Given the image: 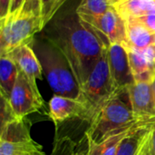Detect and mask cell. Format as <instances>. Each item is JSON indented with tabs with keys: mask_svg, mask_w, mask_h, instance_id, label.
I'll list each match as a JSON object with an SVG mask.
<instances>
[{
	"mask_svg": "<svg viewBox=\"0 0 155 155\" xmlns=\"http://www.w3.org/2000/svg\"><path fill=\"white\" fill-rule=\"evenodd\" d=\"M42 36L65 56L80 88L107 48L76 11L56 15L42 30Z\"/></svg>",
	"mask_w": 155,
	"mask_h": 155,
	"instance_id": "6da1fadb",
	"label": "cell"
},
{
	"mask_svg": "<svg viewBox=\"0 0 155 155\" xmlns=\"http://www.w3.org/2000/svg\"><path fill=\"white\" fill-rule=\"evenodd\" d=\"M143 124L147 123H141L134 117L128 89H124L117 91L104 104L89 125L85 138L88 143H101Z\"/></svg>",
	"mask_w": 155,
	"mask_h": 155,
	"instance_id": "7a4b0ae2",
	"label": "cell"
},
{
	"mask_svg": "<svg viewBox=\"0 0 155 155\" xmlns=\"http://www.w3.org/2000/svg\"><path fill=\"white\" fill-rule=\"evenodd\" d=\"M54 94L81 99V88L63 53L41 35L31 44Z\"/></svg>",
	"mask_w": 155,
	"mask_h": 155,
	"instance_id": "3957f363",
	"label": "cell"
},
{
	"mask_svg": "<svg viewBox=\"0 0 155 155\" xmlns=\"http://www.w3.org/2000/svg\"><path fill=\"white\" fill-rule=\"evenodd\" d=\"M107 48L95 64L86 82L81 86L80 100L85 105V122L89 125L104 104L116 93L109 69Z\"/></svg>",
	"mask_w": 155,
	"mask_h": 155,
	"instance_id": "277c9868",
	"label": "cell"
},
{
	"mask_svg": "<svg viewBox=\"0 0 155 155\" xmlns=\"http://www.w3.org/2000/svg\"><path fill=\"white\" fill-rule=\"evenodd\" d=\"M0 55L8 54L15 48L31 45L35 35L42 32V22L35 8H25L15 17L0 19Z\"/></svg>",
	"mask_w": 155,
	"mask_h": 155,
	"instance_id": "5b68a950",
	"label": "cell"
},
{
	"mask_svg": "<svg viewBox=\"0 0 155 155\" xmlns=\"http://www.w3.org/2000/svg\"><path fill=\"white\" fill-rule=\"evenodd\" d=\"M26 118H15L1 127L0 155H43V147L30 134Z\"/></svg>",
	"mask_w": 155,
	"mask_h": 155,
	"instance_id": "8992f818",
	"label": "cell"
},
{
	"mask_svg": "<svg viewBox=\"0 0 155 155\" xmlns=\"http://www.w3.org/2000/svg\"><path fill=\"white\" fill-rule=\"evenodd\" d=\"M79 17L95 33L105 46L108 47L113 44L126 45V22L114 6L100 15H79Z\"/></svg>",
	"mask_w": 155,
	"mask_h": 155,
	"instance_id": "52a82bcc",
	"label": "cell"
},
{
	"mask_svg": "<svg viewBox=\"0 0 155 155\" xmlns=\"http://www.w3.org/2000/svg\"><path fill=\"white\" fill-rule=\"evenodd\" d=\"M8 101L16 118H26L27 115L38 112L45 104L36 83L32 82L21 71Z\"/></svg>",
	"mask_w": 155,
	"mask_h": 155,
	"instance_id": "ba28073f",
	"label": "cell"
},
{
	"mask_svg": "<svg viewBox=\"0 0 155 155\" xmlns=\"http://www.w3.org/2000/svg\"><path fill=\"white\" fill-rule=\"evenodd\" d=\"M107 54L109 69L116 92L133 85L135 81L125 46L121 44L110 45L107 48Z\"/></svg>",
	"mask_w": 155,
	"mask_h": 155,
	"instance_id": "9c48e42d",
	"label": "cell"
},
{
	"mask_svg": "<svg viewBox=\"0 0 155 155\" xmlns=\"http://www.w3.org/2000/svg\"><path fill=\"white\" fill-rule=\"evenodd\" d=\"M127 89L134 117L141 123L155 121V101L153 84L134 83Z\"/></svg>",
	"mask_w": 155,
	"mask_h": 155,
	"instance_id": "30bf717a",
	"label": "cell"
},
{
	"mask_svg": "<svg viewBox=\"0 0 155 155\" xmlns=\"http://www.w3.org/2000/svg\"><path fill=\"white\" fill-rule=\"evenodd\" d=\"M48 104L49 117L56 127L68 120L80 119L85 122L86 108L79 99L54 94Z\"/></svg>",
	"mask_w": 155,
	"mask_h": 155,
	"instance_id": "8fae6325",
	"label": "cell"
},
{
	"mask_svg": "<svg viewBox=\"0 0 155 155\" xmlns=\"http://www.w3.org/2000/svg\"><path fill=\"white\" fill-rule=\"evenodd\" d=\"M135 83L153 84L155 80V45L143 50L125 47Z\"/></svg>",
	"mask_w": 155,
	"mask_h": 155,
	"instance_id": "7c38bea8",
	"label": "cell"
},
{
	"mask_svg": "<svg viewBox=\"0 0 155 155\" xmlns=\"http://www.w3.org/2000/svg\"><path fill=\"white\" fill-rule=\"evenodd\" d=\"M6 56L10 57L19 71L24 73L32 82L43 80V69L38 57L36 56L31 45L19 46L10 52Z\"/></svg>",
	"mask_w": 155,
	"mask_h": 155,
	"instance_id": "4fadbf2b",
	"label": "cell"
},
{
	"mask_svg": "<svg viewBox=\"0 0 155 155\" xmlns=\"http://www.w3.org/2000/svg\"><path fill=\"white\" fill-rule=\"evenodd\" d=\"M126 22L127 43L125 47H131L137 50H143L155 45V34L145 27L136 17H130Z\"/></svg>",
	"mask_w": 155,
	"mask_h": 155,
	"instance_id": "5bb4252c",
	"label": "cell"
},
{
	"mask_svg": "<svg viewBox=\"0 0 155 155\" xmlns=\"http://www.w3.org/2000/svg\"><path fill=\"white\" fill-rule=\"evenodd\" d=\"M153 122L143 124L132 129L121 141L116 155H138Z\"/></svg>",
	"mask_w": 155,
	"mask_h": 155,
	"instance_id": "9a60e30c",
	"label": "cell"
},
{
	"mask_svg": "<svg viewBox=\"0 0 155 155\" xmlns=\"http://www.w3.org/2000/svg\"><path fill=\"white\" fill-rule=\"evenodd\" d=\"M19 69L15 62L8 56L0 58V94L9 98L18 77Z\"/></svg>",
	"mask_w": 155,
	"mask_h": 155,
	"instance_id": "2e32d148",
	"label": "cell"
},
{
	"mask_svg": "<svg viewBox=\"0 0 155 155\" xmlns=\"http://www.w3.org/2000/svg\"><path fill=\"white\" fill-rule=\"evenodd\" d=\"M114 7L126 20L130 17H139L155 12V0H124Z\"/></svg>",
	"mask_w": 155,
	"mask_h": 155,
	"instance_id": "e0dca14e",
	"label": "cell"
},
{
	"mask_svg": "<svg viewBox=\"0 0 155 155\" xmlns=\"http://www.w3.org/2000/svg\"><path fill=\"white\" fill-rule=\"evenodd\" d=\"M66 0H28L24 8H36L42 22L43 29L57 15Z\"/></svg>",
	"mask_w": 155,
	"mask_h": 155,
	"instance_id": "ac0fdd59",
	"label": "cell"
},
{
	"mask_svg": "<svg viewBox=\"0 0 155 155\" xmlns=\"http://www.w3.org/2000/svg\"><path fill=\"white\" fill-rule=\"evenodd\" d=\"M131 131V130H130ZM129 131V132H130ZM123 133L114 136L110 137L109 139L104 141L101 143H92L87 141V148L89 155H116L119 144L123 138L129 133Z\"/></svg>",
	"mask_w": 155,
	"mask_h": 155,
	"instance_id": "d6986e66",
	"label": "cell"
},
{
	"mask_svg": "<svg viewBox=\"0 0 155 155\" xmlns=\"http://www.w3.org/2000/svg\"><path fill=\"white\" fill-rule=\"evenodd\" d=\"M112 6L110 0H82L75 11L79 15L94 16L104 14Z\"/></svg>",
	"mask_w": 155,
	"mask_h": 155,
	"instance_id": "ffe728a7",
	"label": "cell"
},
{
	"mask_svg": "<svg viewBox=\"0 0 155 155\" xmlns=\"http://www.w3.org/2000/svg\"><path fill=\"white\" fill-rule=\"evenodd\" d=\"M0 99H1V116H0V120H1V127L4 126L6 123L10 122L11 120L16 118L13 113V110L11 108V105L9 104V101L7 98H5V96L0 94Z\"/></svg>",
	"mask_w": 155,
	"mask_h": 155,
	"instance_id": "44dd1931",
	"label": "cell"
},
{
	"mask_svg": "<svg viewBox=\"0 0 155 155\" xmlns=\"http://www.w3.org/2000/svg\"><path fill=\"white\" fill-rule=\"evenodd\" d=\"M27 1L28 0H11L9 12H8V15L6 16L7 17H15V16H17L22 12V10L24 9V7L26 5Z\"/></svg>",
	"mask_w": 155,
	"mask_h": 155,
	"instance_id": "7402d4cb",
	"label": "cell"
},
{
	"mask_svg": "<svg viewBox=\"0 0 155 155\" xmlns=\"http://www.w3.org/2000/svg\"><path fill=\"white\" fill-rule=\"evenodd\" d=\"M142 24L145 25L147 29H149L152 33L155 34V12L136 17Z\"/></svg>",
	"mask_w": 155,
	"mask_h": 155,
	"instance_id": "603a6c76",
	"label": "cell"
},
{
	"mask_svg": "<svg viewBox=\"0 0 155 155\" xmlns=\"http://www.w3.org/2000/svg\"><path fill=\"white\" fill-rule=\"evenodd\" d=\"M138 155H153V152H152V148H151V131H150L145 142L143 143Z\"/></svg>",
	"mask_w": 155,
	"mask_h": 155,
	"instance_id": "cb8c5ba5",
	"label": "cell"
},
{
	"mask_svg": "<svg viewBox=\"0 0 155 155\" xmlns=\"http://www.w3.org/2000/svg\"><path fill=\"white\" fill-rule=\"evenodd\" d=\"M11 0H0V19L5 18L9 12Z\"/></svg>",
	"mask_w": 155,
	"mask_h": 155,
	"instance_id": "d4e9b609",
	"label": "cell"
},
{
	"mask_svg": "<svg viewBox=\"0 0 155 155\" xmlns=\"http://www.w3.org/2000/svg\"><path fill=\"white\" fill-rule=\"evenodd\" d=\"M151 148L153 154L155 155V121L153 122L151 129Z\"/></svg>",
	"mask_w": 155,
	"mask_h": 155,
	"instance_id": "484cf974",
	"label": "cell"
},
{
	"mask_svg": "<svg viewBox=\"0 0 155 155\" xmlns=\"http://www.w3.org/2000/svg\"><path fill=\"white\" fill-rule=\"evenodd\" d=\"M73 155H89L88 154V148L86 147L85 150H81V151H78L77 153H73Z\"/></svg>",
	"mask_w": 155,
	"mask_h": 155,
	"instance_id": "4316f807",
	"label": "cell"
},
{
	"mask_svg": "<svg viewBox=\"0 0 155 155\" xmlns=\"http://www.w3.org/2000/svg\"><path fill=\"white\" fill-rule=\"evenodd\" d=\"M123 1H124V0H110V2H111V4H112L113 6H115L116 5L122 3Z\"/></svg>",
	"mask_w": 155,
	"mask_h": 155,
	"instance_id": "83f0119b",
	"label": "cell"
},
{
	"mask_svg": "<svg viewBox=\"0 0 155 155\" xmlns=\"http://www.w3.org/2000/svg\"><path fill=\"white\" fill-rule=\"evenodd\" d=\"M43 155H45V154L44 153ZM52 155H60L59 154V150H58V148H57L56 146L54 147V152H53V154Z\"/></svg>",
	"mask_w": 155,
	"mask_h": 155,
	"instance_id": "f1b7e54d",
	"label": "cell"
},
{
	"mask_svg": "<svg viewBox=\"0 0 155 155\" xmlns=\"http://www.w3.org/2000/svg\"><path fill=\"white\" fill-rule=\"evenodd\" d=\"M153 94H154V101H155V80L153 84Z\"/></svg>",
	"mask_w": 155,
	"mask_h": 155,
	"instance_id": "f546056e",
	"label": "cell"
}]
</instances>
